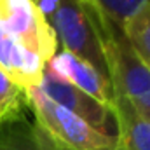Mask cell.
Returning a JSON list of instances; mask_svg holds the SVG:
<instances>
[{"instance_id": "6da1fadb", "label": "cell", "mask_w": 150, "mask_h": 150, "mask_svg": "<svg viewBox=\"0 0 150 150\" xmlns=\"http://www.w3.org/2000/svg\"><path fill=\"white\" fill-rule=\"evenodd\" d=\"M101 40L113 93L120 94L142 119L150 120V70L126 35L107 18L101 28Z\"/></svg>"}, {"instance_id": "7a4b0ae2", "label": "cell", "mask_w": 150, "mask_h": 150, "mask_svg": "<svg viewBox=\"0 0 150 150\" xmlns=\"http://www.w3.org/2000/svg\"><path fill=\"white\" fill-rule=\"evenodd\" d=\"M26 103L35 117L33 120L65 150H119L115 134L94 129L51 101L38 87L26 91Z\"/></svg>"}, {"instance_id": "3957f363", "label": "cell", "mask_w": 150, "mask_h": 150, "mask_svg": "<svg viewBox=\"0 0 150 150\" xmlns=\"http://www.w3.org/2000/svg\"><path fill=\"white\" fill-rule=\"evenodd\" d=\"M0 26L44 65L58 52V37L32 0H0Z\"/></svg>"}, {"instance_id": "277c9868", "label": "cell", "mask_w": 150, "mask_h": 150, "mask_svg": "<svg viewBox=\"0 0 150 150\" xmlns=\"http://www.w3.org/2000/svg\"><path fill=\"white\" fill-rule=\"evenodd\" d=\"M38 89L51 101H54L61 108L80 117L82 120H86L94 129L108 133V122H110V119H113L112 110L107 108L105 105H101L93 96L77 89L75 86L61 80L54 74H51L45 67H44V74H42V80H40Z\"/></svg>"}, {"instance_id": "5b68a950", "label": "cell", "mask_w": 150, "mask_h": 150, "mask_svg": "<svg viewBox=\"0 0 150 150\" xmlns=\"http://www.w3.org/2000/svg\"><path fill=\"white\" fill-rule=\"evenodd\" d=\"M45 68L112 110L113 89L110 80L79 56L61 49L45 63Z\"/></svg>"}, {"instance_id": "8992f818", "label": "cell", "mask_w": 150, "mask_h": 150, "mask_svg": "<svg viewBox=\"0 0 150 150\" xmlns=\"http://www.w3.org/2000/svg\"><path fill=\"white\" fill-rule=\"evenodd\" d=\"M42 59L25 49L0 26V72L23 91L40 86L44 74Z\"/></svg>"}, {"instance_id": "52a82bcc", "label": "cell", "mask_w": 150, "mask_h": 150, "mask_svg": "<svg viewBox=\"0 0 150 150\" xmlns=\"http://www.w3.org/2000/svg\"><path fill=\"white\" fill-rule=\"evenodd\" d=\"M112 117L119 150H150V120L142 119L117 93H113Z\"/></svg>"}, {"instance_id": "ba28073f", "label": "cell", "mask_w": 150, "mask_h": 150, "mask_svg": "<svg viewBox=\"0 0 150 150\" xmlns=\"http://www.w3.org/2000/svg\"><path fill=\"white\" fill-rule=\"evenodd\" d=\"M0 150H65L37 122L21 117L0 126Z\"/></svg>"}, {"instance_id": "9c48e42d", "label": "cell", "mask_w": 150, "mask_h": 150, "mask_svg": "<svg viewBox=\"0 0 150 150\" xmlns=\"http://www.w3.org/2000/svg\"><path fill=\"white\" fill-rule=\"evenodd\" d=\"M26 91L0 72V126L26 117Z\"/></svg>"}, {"instance_id": "30bf717a", "label": "cell", "mask_w": 150, "mask_h": 150, "mask_svg": "<svg viewBox=\"0 0 150 150\" xmlns=\"http://www.w3.org/2000/svg\"><path fill=\"white\" fill-rule=\"evenodd\" d=\"M103 16L120 32L126 25L150 9V0H94Z\"/></svg>"}, {"instance_id": "8fae6325", "label": "cell", "mask_w": 150, "mask_h": 150, "mask_svg": "<svg viewBox=\"0 0 150 150\" xmlns=\"http://www.w3.org/2000/svg\"><path fill=\"white\" fill-rule=\"evenodd\" d=\"M122 33L150 70V9L131 19L122 30Z\"/></svg>"}]
</instances>
